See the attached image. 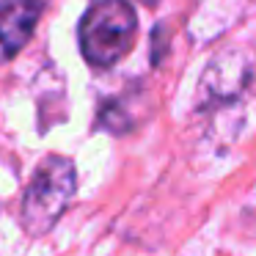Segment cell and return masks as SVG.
<instances>
[{
  "label": "cell",
  "instance_id": "1",
  "mask_svg": "<svg viewBox=\"0 0 256 256\" xmlns=\"http://www.w3.org/2000/svg\"><path fill=\"white\" fill-rule=\"evenodd\" d=\"M138 17L127 0H96L80 20V50L91 66H113L130 52Z\"/></svg>",
  "mask_w": 256,
  "mask_h": 256
},
{
  "label": "cell",
  "instance_id": "2",
  "mask_svg": "<svg viewBox=\"0 0 256 256\" xmlns=\"http://www.w3.org/2000/svg\"><path fill=\"white\" fill-rule=\"evenodd\" d=\"M78 190V171L74 162L61 154H50L39 162L34 171L28 188L22 196V226L28 234L39 237V234L50 232L56 220L64 215L69 201L74 198Z\"/></svg>",
  "mask_w": 256,
  "mask_h": 256
},
{
  "label": "cell",
  "instance_id": "3",
  "mask_svg": "<svg viewBox=\"0 0 256 256\" xmlns=\"http://www.w3.org/2000/svg\"><path fill=\"white\" fill-rule=\"evenodd\" d=\"M44 0H0V64L12 61L34 36Z\"/></svg>",
  "mask_w": 256,
  "mask_h": 256
},
{
  "label": "cell",
  "instance_id": "4",
  "mask_svg": "<svg viewBox=\"0 0 256 256\" xmlns=\"http://www.w3.org/2000/svg\"><path fill=\"white\" fill-rule=\"evenodd\" d=\"M144 3H157V0H144Z\"/></svg>",
  "mask_w": 256,
  "mask_h": 256
}]
</instances>
